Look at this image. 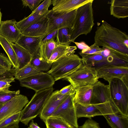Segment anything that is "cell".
Returning <instances> with one entry per match:
<instances>
[{
	"instance_id": "obj_1",
	"label": "cell",
	"mask_w": 128,
	"mask_h": 128,
	"mask_svg": "<svg viewBox=\"0 0 128 128\" xmlns=\"http://www.w3.org/2000/svg\"><path fill=\"white\" fill-rule=\"evenodd\" d=\"M94 38V43L98 46L110 47L128 55V35L105 21L97 27Z\"/></svg>"
},
{
	"instance_id": "obj_2",
	"label": "cell",
	"mask_w": 128,
	"mask_h": 128,
	"mask_svg": "<svg viewBox=\"0 0 128 128\" xmlns=\"http://www.w3.org/2000/svg\"><path fill=\"white\" fill-rule=\"evenodd\" d=\"M93 1L90 0L77 9L70 38L71 42H74L80 35H87L92 30L94 24L92 7Z\"/></svg>"
},
{
	"instance_id": "obj_3",
	"label": "cell",
	"mask_w": 128,
	"mask_h": 128,
	"mask_svg": "<svg viewBox=\"0 0 128 128\" xmlns=\"http://www.w3.org/2000/svg\"><path fill=\"white\" fill-rule=\"evenodd\" d=\"M83 64L82 60L76 54L63 56L54 62L47 72L55 81L64 79L75 71Z\"/></svg>"
},
{
	"instance_id": "obj_4",
	"label": "cell",
	"mask_w": 128,
	"mask_h": 128,
	"mask_svg": "<svg viewBox=\"0 0 128 128\" xmlns=\"http://www.w3.org/2000/svg\"><path fill=\"white\" fill-rule=\"evenodd\" d=\"M53 87L36 92L21 112L20 121L26 125L41 113L47 100L53 92Z\"/></svg>"
},
{
	"instance_id": "obj_5",
	"label": "cell",
	"mask_w": 128,
	"mask_h": 128,
	"mask_svg": "<svg viewBox=\"0 0 128 128\" xmlns=\"http://www.w3.org/2000/svg\"><path fill=\"white\" fill-rule=\"evenodd\" d=\"M110 98L119 113L128 116V88L120 79L114 78L109 82Z\"/></svg>"
},
{
	"instance_id": "obj_6",
	"label": "cell",
	"mask_w": 128,
	"mask_h": 128,
	"mask_svg": "<svg viewBox=\"0 0 128 128\" xmlns=\"http://www.w3.org/2000/svg\"><path fill=\"white\" fill-rule=\"evenodd\" d=\"M74 104L77 118L86 117L90 118L96 116L119 112L110 98L108 102L102 104H82L74 103Z\"/></svg>"
},
{
	"instance_id": "obj_7",
	"label": "cell",
	"mask_w": 128,
	"mask_h": 128,
	"mask_svg": "<svg viewBox=\"0 0 128 128\" xmlns=\"http://www.w3.org/2000/svg\"><path fill=\"white\" fill-rule=\"evenodd\" d=\"M97 70L94 68L84 64L64 79L69 82L74 89L88 85H93L98 81Z\"/></svg>"
},
{
	"instance_id": "obj_8",
	"label": "cell",
	"mask_w": 128,
	"mask_h": 128,
	"mask_svg": "<svg viewBox=\"0 0 128 128\" xmlns=\"http://www.w3.org/2000/svg\"><path fill=\"white\" fill-rule=\"evenodd\" d=\"M76 9L66 12L56 13L48 10L46 17L48 26L46 36L49 34L65 28H72L76 14Z\"/></svg>"
},
{
	"instance_id": "obj_9",
	"label": "cell",
	"mask_w": 128,
	"mask_h": 128,
	"mask_svg": "<svg viewBox=\"0 0 128 128\" xmlns=\"http://www.w3.org/2000/svg\"><path fill=\"white\" fill-rule=\"evenodd\" d=\"M100 54L105 58L102 62L96 63L91 67L97 70L104 67H128V55L119 52L110 47H103Z\"/></svg>"
},
{
	"instance_id": "obj_10",
	"label": "cell",
	"mask_w": 128,
	"mask_h": 128,
	"mask_svg": "<svg viewBox=\"0 0 128 128\" xmlns=\"http://www.w3.org/2000/svg\"><path fill=\"white\" fill-rule=\"evenodd\" d=\"M74 94L68 96L51 116L61 118L72 128H78L74 100Z\"/></svg>"
},
{
	"instance_id": "obj_11",
	"label": "cell",
	"mask_w": 128,
	"mask_h": 128,
	"mask_svg": "<svg viewBox=\"0 0 128 128\" xmlns=\"http://www.w3.org/2000/svg\"><path fill=\"white\" fill-rule=\"evenodd\" d=\"M20 86L37 92L53 87L55 81L47 72H40L19 80Z\"/></svg>"
},
{
	"instance_id": "obj_12",
	"label": "cell",
	"mask_w": 128,
	"mask_h": 128,
	"mask_svg": "<svg viewBox=\"0 0 128 128\" xmlns=\"http://www.w3.org/2000/svg\"><path fill=\"white\" fill-rule=\"evenodd\" d=\"M29 102L26 96L19 94L8 102L0 104V122L10 116L21 112Z\"/></svg>"
},
{
	"instance_id": "obj_13",
	"label": "cell",
	"mask_w": 128,
	"mask_h": 128,
	"mask_svg": "<svg viewBox=\"0 0 128 128\" xmlns=\"http://www.w3.org/2000/svg\"><path fill=\"white\" fill-rule=\"evenodd\" d=\"M68 96L58 94V90L53 92L46 101L40 114L41 119L44 122Z\"/></svg>"
},
{
	"instance_id": "obj_14",
	"label": "cell",
	"mask_w": 128,
	"mask_h": 128,
	"mask_svg": "<svg viewBox=\"0 0 128 128\" xmlns=\"http://www.w3.org/2000/svg\"><path fill=\"white\" fill-rule=\"evenodd\" d=\"M45 37L26 36L22 34L16 43L20 46L32 56V58L40 55L39 49L41 42Z\"/></svg>"
},
{
	"instance_id": "obj_15",
	"label": "cell",
	"mask_w": 128,
	"mask_h": 128,
	"mask_svg": "<svg viewBox=\"0 0 128 128\" xmlns=\"http://www.w3.org/2000/svg\"><path fill=\"white\" fill-rule=\"evenodd\" d=\"M15 20L2 21L0 25V36L10 42L16 44L22 34L18 28Z\"/></svg>"
},
{
	"instance_id": "obj_16",
	"label": "cell",
	"mask_w": 128,
	"mask_h": 128,
	"mask_svg": "<svg viewBox=\"0 0 128 128\" xmlns=\"http://www.w3.org/2000/svg\"><path fill=\"white\" fill-rule=\"evenodd\" d=\"M110 98L109 85L98 81L92 85L90 104H102L108 102Z\"/></svg>"
},
{
	"instance_id": "obj_17",
	"label": "cell",
	"mask_w": 128,
	"mask_h": 128,
	"mask_svg": "<svg viewBox=\"0 0 128 128\" xmlns=\"http://www.w3.org/2000/svg\"><path fill=\"white\" fill-rule=\"evenodd\" d=\"M96 70L98 78H103L108 82L114 78L121 80L124 76L128 75V67H104Z\"/></svg>"
},
{
	"instance_id": "obj_18",
	"label": "cell",
	"mask_w": 128,
	"mask_h": 128,
	"mask_svg": "<svg viewBox=\"0 0 128 128\" xmlns=\"http://www.w3.org/2000/svg\"><path fill=\"white\" fill-rule=\"evenodd\" d=\"M90 0H52V10L56 13L66 12L77 9Z\"/></svg>"
},
{
	"instance_id": "obj_19",
	"label": "cell",
	"mask_w": 128,
	"mask_h": 128,
	"mask_svg": "<svg viewBox=\"0 0 128 128\" xmlns=\"http://www.w3.org/2000/svg\"><path fill=\"white\" fill-rule=\"evenodd\" d=\"M48 26V20L46 17L39 22L20 31L22 35L33 36H45Z\"/></svg>"
},
{
	"instance_id": "obj_20",
	"label": "cell",
	"mask_w": 128,
	"mask_h": 128,
	"mask_svg": "<svg viewBox=\"0 0 128 128\" xmlns=\"http://www.w3.org/2000/svg\"><path fill=\"white\" fill-rule=\"evenodd\" d=\"M110 4V14L119 19L128 16V0H112Z\"/></svg>"
},
{
	"instance_id": "obj_21",
	"label": "cell",
	"mask_w": 128,
	"mask_h": 128,
	"mask_svg": "<svg viewBox=\"0 0 128 128\" xmlns=\"http://www.w3.org/2000/svg\"><path fill=\"white\" fill-rule=\"evenodd\" d=\"M75 92L74 103L82 104H90L92 91V85H88L77 88L75 89Z\"/></svg>"
},
{
	"instance_id": "obj_22",
	"label": "cell",
	"mask_w": 128,
	"mask_h": 128,
	"mask_svg": "<svg viewBox=\"0 0 128 128\" xmlns=\"http://www.w3.org/2000/svg\"><path fill=\"white\" fill-rule=\"evenodd\" d=\"M14 51L18 66L20 70L29 64L32 58V56L24 48L16 44L10 42Z\"/></svg>"
},
{
	"instance_id": "obj_23",
	"label": "cell",
	"mask_w": 128,
	"mask_h": 128,
	"mask_svg": "<svg viewBox=\"0 0 128 128\" xmlns=\"http://www.w3.org/2000/svg\"><path fill=\"white\" fill-rule=\"evenodd\" d=\"M103 116L112 128H128V116L119 112Z\"/></svg>"
},
{
	"instance_id": "obj_24",
	"label": "cell",
	"mask_w": 128,
	"mask_h": 128,
	"mask_svg": "<svg viewBox=\"0 0 128 128\" xmlns=\"http://www.w3.org/2000/svg\"><path fill=\"white\" fill-rule=\"evenodd\" d=\"M48 10H45L38 13H31L28 17L16 22V25L20 30L38 22L46 17Z\"/></svg>"
},
{
	"instance_id": "obj_25",
	"label": "cell",
	"mask_w": 128,
	"mask_h": 128,
	"mask_svg": "<svg viewBox=\"0 0 128 128\" xmlns=\"http://www.w3.org/2000/svg\"><path fill=\"white\" fill-rule=\"evenodd\" d=\"M77 49L76 46L58 44L48 62L53 63L60 58L74 54Z\"/></svg>"
},
{
	"instance_id": "obj_26",
	"label": "cell",
	"mask_w": 128,
	"mask_h": 128,
	"mask_svg": "<svg viewBox=\"0 0 128 128\" xmlns=\"http://www.w3.org/2000/svg\"><path fill=\"white\" fill-rule=\"evenodd\" d=\"M57 44L55 40L41 43L39 49L40 56L48 62Z\"/></svg>"
},
{
	"instance_id": "obj_27",
	"label": "cell",
	"mask_w": 128,
	"mask_h": 128,
	"mask_svg": "<svg viewBox=\"0 0 128 128\" xmlns=\"http://www.w3.org/2000/svg\"><path fill=\"white\" fill-rule=\"evenodd\" d=\"M0 44L7 54L13 67L17 70L18 66L15 54L10 42L4 38L0 36Z\"/></svg>"
},
{
	"instance_id": "obj_28",
	"label": "cell",
	"mask_w": 128,
	"mask_h": 128,
	"mask_svg": "<svg viewBox=\"0 0 128 128\" xmlns=\"http://www.w3.org/2000/svg\"><path fill=\"white\" fill-rule=\"evenodd\" d=\"M40 72H42L34 66L29 64L20 69H15L14 78L19 80Z\"/></svg>"
},
{
	"instance_id": "obj_29",
	"label": "cell",
	"mask_w": 128,
	"mask_h": 128,
	"mask_svg": "<svg viewBox=\"0 0 128 128\" xmlns=\"http://www.w3.org/2000/svg\"><path fill=\"white\" fill-rule=\"evenodd\" d=\"M72 28H62L58 30L56 42L58 44L70 45L71 42L70 38Z\"/></svg>"
},
{
	"instance_id": "obj_30",
	"label": "cell",
	"mask_w": 128,
	"mask_h": 128,
	"mask_svg": "<svg viewBox=\"0 0 128 128\" xmlns=\"http://www.w3.org/2000/svg\"><path fill=\"white\" fill-rule=\"evenodd\" d=\"M44 122L46 128H72L64 120L56 117L50 116Z\"/></svg>"
},
{
	"instance_id": "obj_31",
	"label": "cell",
	"mask_w": 128,
	"mask_h": 128,
	"mask_svg": "<svg viewBox=\"0 0 128 128\" xmlns=\"http://www.w3.org/2000/svg\"><path fill=\"white\" fill-rule=\"evenodd\" d=\"M53 63L48 62L39 55L32 58L29 64L36 68L41 72L48 71Z\"/></svg>"
},
{
	"instance_id": "obj_32",
	"label": "cell",
	"mask_w": 128,
	"mask_h": 128,
	"mask_svg": "<svg viewBox=\"0 0 128 128\" xmlns=\"http://www.w3.org/2000/svg\"><path fill=\"white\" fill-rule=\"evenodd\" d=\"M21 112L11 115L0 122V128H6L10 126L19 123Z\"/></svg>"
},
{
	"instance_id": "obj_33",
	"label": "cell",
	"mask_w": 128,
	"mask_h": 128,
	"mask_svg": "<svg viewBox=\"0 0 128 128\" xmlns=\"http://www.w3.org/2000/svg\"><path fill=\"white\" fill-rule=\"evenodd\" d=\"M84 65L91 67L93 65L105 60V58L100 54L90 55L82 58Z\"/></svg>"
},
{
	"instance_id": "obj_34",
	"label": "cell",
	"mask_w": 128,
	"mask_h": 128,
	"mask_svg": "<svg viewBox=\"0 0 128 128\" xmlns=\"http://www.w3.org/2000/svg\"><path fill=\"white\" fill-rule=\"evenodd\" d=\"M20 91L0 90V104L5 103L20 94Z\"/></svg>"
},
{
	"instance_id": "obj_35",
	"label": "cell",
	"mask_w": 128,
	"mask_h": 128,
	"mask_svg": "<svg viewBox=\"0 0 128 128\" xmlns=\"http://www.w3.org/2000/svg\"><path fill=\"white\" fill-rule=\"evenodd\" d=\"M102 50V48L94 43L88 48L82 50L79 54L82 58H83L90 55L96 54L100 52Z\"/></svg>"
},
{
	"instance_id": "obj_36",
	"label": "cell",
	"mask_w": 128,
	"mask_h": 128,
	"mask_svg": "<svg viewBox=\"0 0 128 128\" xmlns=\"http://www.w3.org/2000/svg\"><path fill=\"white\" fill-rule=\"evenodd\" d=\"M15 69L6 68L0 65V80L14 78Z\"/></svg>"
},
{
	"instance_id": "obj_37",
	"label": "cell",
	"mask_w": 128,
	"mask_h": 128,
	"mask_svg": "<svg viewBox=\"0 0 128 128\" xmlns=\"http://www.w3.org/2000/svg\"><path fill=\"white\" fill-rule=\"evenodd\" d=\"M42 0H22V4L24 6L28 7L32 11L38 6Z\"/></svg>"
},
{
	"instance_id": "obj_38",
	"label": "cell",
	"mask_w": 128,
	"mask_h": 128,
	"mask_svg": "<svg viewBox=\"0 0 128 128\" xmlns=\"http://www.w3.org/2000/svg\"><path fill=\"white\" fill-rule=\"evenodd\" d=\"M52 0H45L39 5L37 8L32 11L31 13H38L43 10L48 9L52 4Z\"/></svg>"
},
{
	"instance_id": "obj_39",
	"label": "cell",
	"mask_w": 128,
	"mask_h": 128,
	"mask_svg": "<svg viewBox=\"0 0 128 128\" xmlns=\"http://www.w3.org/2000/svg\"><path fill=\"white\" fill-rule=\"evenodd\" d=\"M75 92L74 89L70 84L64 87L60 90H58V94L63 95H70L74 94Z\"/></svg>"
},
{
	"instance_id": "obj_40",
	"label": "cell",
	"mask_w": 128,
	"mask_h": 128,
	"mask_svg": "<svg viewBox=\"0 0 128 128\" xmlns=\"http://www.w3.org/2000/svg\"><path fill=\"white\" fill-rule=\"evenodd\" d=\"M0 65L8 69L11 68L12 64L8 57L0 53Z\"/></svg>"
},
{
	"instance_id": "obj_41",
	"label": "cell",
	"mask_w": 128,
	"mask_h": 128,
	"mask_svg": "<svg viewBox=\"0 0 128 128\" xmlns=\"http://www.w3.org/2000/svg\"><path fill=\"white\" fill-rule=\"evenodd\" d=\"M79 128H101L98 123L89 118L86 120L84 124Z\"/></svg>"
},
{
	"instance_id": "obj_42",
	"label": "cell",
	"mask_w": 128,
	"mask_h": 128,
	"mask_svg": "<svg viewBox=\"0 0 128 128\" xmlns=\"http://www.w3.org/2000/svg\"><path fill=\"white\" fill-rule=\"evenodd\" d=\"M14 77L10 79L0 80V90H8L10 84L14 81Z\"/></svg>"
},
{
	"instance_id": "obj_43",
	"label": "cell",
	"mask_w": 128,
	"mask_h": 128,
	"mask_svg": "<svg viewBox=\"0 0 128 128\" xmlns=\"http://www.w3.org/2000/svg\"><path fill=\"white\" fill-rule=\"evenodd\" d=\"M58 30H56L47 35L42 40L41 43L52 40H55L56 37Z\"/></svg>"
},
{
	"instance_id": "obj_44",
	"label": "cell",
	"mask_w": 128,
	"mask_h": 128,
	"mask_svg": "<svg viewBox=\"0 0 128 128\" xmlns=\"http://www.w3.org/2000/svg\"><path fill=\"white\" fill-rule=\"evenodd\" d=\"M73 42L76 44L78 48L82 50L87 48L89 47L83 42Z\"/></svg>"
},
{
	"instance_id": "obj_45",
	"label": "cell",
	"mask_w": 128,
	"mask_h": 128,
	"mask_svg": "<svg viewBox=\"0 0 128 128\" xmlns=\"http://www.w3.org/2000/svg\"><path fill=\"white\" fill-rule=\"evenodd\" d=\"M28 128H41L37 124L34 122V121L32 120L30 122L29 126Z\"/></svg>"
},
{
	"instance_id": "obj_46",
	"label": "cell",
	"mask_w": 128,
	"mask_h": 128,
	"mask_svg": "<svg viewBox=\"0 0 128 128\" xmlns=\"http://www.w3.org/2000/svg\"><path fill=\"white\" fill-rule=\"evenodd\" d=\"M124 83L127 88H128V75L123 77L121 80Z\"/></svg>"
},
{
	"instance_id": "obj_47",
	"label": "cell",
	"mask_w": 128,
	"mask_h": 128,
	"mask_svg": "<svg viewBox=\"0 0 128 128\" xmlns=\"http://www.w3.org/2000/svg\"><path fill=\"white\" fill-rule=\"evenodd\" d=\"M18 124H15L11 126H10L6 128H19Z\"/></svg>"
},
{
	"instance_id": "obj_48",
	"label": "cell",
	"mask_w": 128,
	"mask_h": 128,
	"mask_svg": "<svg viewBox=\"0 0 128 128\" xmlns=\"http://www.w3.org/2000/svg\"><path fill=\"white\" fill-rule=\"evenodd\" d=\"M2 13L1 12L0 10V24L1 22H2L1 20H2Z\"/></svg>"
}]
</instances>
